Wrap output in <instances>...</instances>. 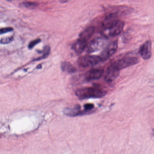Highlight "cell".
<instances>
[{
    "label": "cell",
    "mask_w": 154,
    "mask_h": 154,
    "mask_svg": "<svg viewBox=\"0 0 154 154\" xmlns=\"http://www.w3.org/2000/svg\"><path fill=\"white\" fill-rule=\"evenodd\" d=\"M87 42L79 39L74 43L73 49L76 54L80 55L86 48Z\"/></svg>",
    "instance_id": "obj_11"
},
{
    "label": "cell",
    "mask_w": 154,
    "mask_h": 154,
    "mask_svg": "<svg viewBox=\"0 0 154 154\" xmlns=\"http://www.w3.org/2000/svg\"><path fill=\"white\" fill-rule=\"evenodd\" d=\"M119 15L117 13L109 14L105 18L102 23V27L105 30H110L116 25L119 22Z\"/></svg>",
    "instance_id": "obj_5"
},
{
    "label": "cell",
    "mask_w": 154,
    "mask_h": 154,
    "mask_svg": "<svg viewBox=\"0 0 154 154\" xmlns=\"http://www.w3.org/2000/svg\"><path fill=\"white\" fill-rule=\"evenodd\" d=\"M124 22L120 21L116 25L109 30V36L111 37H115L120 35L124 30Z\"/></svg>",
    "instance_id": "obj_12"
},
{
    "label": "cell",
    "mask_w": 154,
    "mask_h": 154,
    "mask_svg": "<svg viewBox=\"0 0 154 154\" xmlns=\"http://www.w3.org/2000/svg\"><path fill=\"white\" fill-rule=\"evenodd\" d=\"M140 54L143 59L149 60L152 56L151 42L150 41H146L142 45L139 50Z\"/></svg>",
    "instance_id": "obj_8"
},
{
    "label": "cell",
    "mask_w": 154,
    "mask_h": 154,
    "mask_svg": "<svg viewBox=\"0 0 154 154\" xmlns=\"http://www.w3.org/2000/svg\"><path fill=\"white\" fill-rule=\"evenodd\" d=\"M107 39L105 37H97L93 39L86 46V51L89 53H94L100 51L105 46Z\"/></svg>",
    "instance_id": "obj_3"
},
{
    "label": "cell",
    "mask_w": 154,
    "mask_h": 154,
    "mask_svg": "<svg viewBox=\"0 0 154 154\" xmlns=\"http://www.w3.org/2000/svg\"><path fill=\"white\" fill-rule=\"evenodd\" d=\"M94 105L91 103H89V104H86L84 105V110L86 112H90L91 110H92L94 108Z\"/></svg>",
    "instance_id": "obj_17"
},
{
    "label": "cell",
    "mask_w": 154,
    "mask_h": 154,
    "mask_svg": "<svg viewBox=\"0 0 154 154\" xmlns=\"http://www.w3.org/2000/svg\"><path fill=\"white\" fill-rule=\"evenodd\" d=\"M70 1H71V0H60V2L61 3H65L69 2Z\"/></svg>",
    "instance_id": "obj_21"
},
{
    "label": "cell",
    "mask_w": 154,
    "mask_h": 154,
    "mask_svg": "<svg viewBox=\"0 0 154 154\" xmlns=\"http://www.w3.org/2000/svg\"><path fill=\"white\" fill-rule=\"evenodd\" d=\"M102 69H94L86 72L85 78L87 80L93 81L100 79L104 74Z\"/></svg>",
    "instance_id": "obj_9"
},
{
    "label": "cell",
    "mask_w": 154,
    "mask_h": 154,
    "mask_svg": "<svg viewBox=\"0 0 154 154\" xmlns=\"http://www.w3.org/2000/svg\"><path fill=\"white\" fill-rule=\"evenodd\" d=\"M51 47L48 46H46L44 48L43 51V54L41 57L38 58V59L36 60H42V59H45L47 56H49V54L50 53Z\"/></svg>",
    "instance_id": "obj_15"
},
{
    "label": "cell",
    "mask_w": 154,
    "mask_h": 154,
    "mask_svg": "<svg viewBox=\"0 0 154 154\" xmlns=\"http://www.w3.org/2000/svg\"><path fill=\"white\" fill-rule=\"evenodd\" d=\"M95 31V27H89L81 33L79 39L87 42V41L94 34Z\"/></svg>",
    "instance_id": "obj_10"
},
{
    "label": "cell",
    "mask_w": 154,
    "mask_h": 154,
    "mask_svg": "<svg viewBox=\"0 0 154 154\" xmlns=\"http://www.w3.org/2000/svg\"><path fill=\"white\" fill-rule=\"evenodd\" d=\"M13 30V28L11 27H4V28L0 29V35L10 32L12 31Z\"/></svg>",
    "instance_id": "obj_19"
},
{
    "label": "cell",
    "mask_w": 154,
    "mask_h": 154,
    "mask_svg": "<svg viewBox=\"0 0 154 154\" xmlns=\"http://www.w3.org/2000/svg\"><path fill=\"white\" fill-rule=\"evenodd\" d=\"M7 1H12V0H7Z\"/></svg>",
    "instance_id": "obj_22"
},
{
    "label": "cell",
    "mask_w": 154,
    "mask_h": 154,
    "mask_svg": "<svg viewBox=\"0 0 154 154\" xmlns=\"http://www.w3.org/2000/svg\"><path fill=\"white\" fill-rule=\"evenodd\" d=\"M118 43L117 41H112L107 46L101 53V57L102 61L109 59L117 51Z\"/></svg>",
    "instance_id": "obj_6"
},
{
    "label": "cell",
    "mask_w": 154,
    "mask_h": 154,
    "mask_svg": "<svg viewBox=\"0 0 154 154\" xmlns=\"http://www.w3.org/2000/svg\"><path fill=\"white\" fill-rule=\"evenodd\" d=\"M14 40L13 37H8L2 38L0 42L2 44H7L12 42Z\"/></svg>",
    "instance_id": "obj_16"
},
{
    "label": "cell",
    "mask_w": 154,
    "mask_h": 154,
    "mask_svg": "<svg viewBox=\"0 0 154 154\" xmlns=\"http://www.w3.org/2000/svg\"><path fill=\"white\" fill-rule=\"evenodd\" d=\"M119 71H120L116 70L112 65L109 66L105 75V81L108 84L113 82L119 75Z\"/></svg>",
    "instance_id": "obj_7"
},
{
    "label": "cell",
    "mask_w": 154,
    "mask_h": 154,
    "mask_svg": "<svg viewBox=\"0 0 154 154\" xmlns=\"http://www.w3.org/2000/svg\"><path fill=\"white\" fill-rule=\"evenodd\" d=\"M61 70L64 72L69 74H72L76 71V69L72 64L69 62H62L61 65Z\"/></svg>",
    "instance_id": "obj_14"
},
{
    "label": "cell",
    "mask_w": 154,
    "mask_h": 154,
    "mask_svg": "<svg viewBox=\"0 0 154 154\" xmlns=\"http://www.w3.org/2000/svg\"><path fill=\"white\" fill-rule=\"evenodd\" d=\"M65 113L68 116L75 117V116L88 114V112L86 111L85 110L84 111H82L79 110L78 108H75V109H66L65 110Z\"/></svg>",
    "instance_id": "obj_13"
},
{
    "label": "cell",
    "mask_w": 154,
    "mask_h": 154,
    "mask_svg": "<svg viewBox=\"0 0 154 154\" xmlns=\"http://www.w3.org/2000/svg\"><path fill=\"white\" fill-rule=\"evenodd\" d=\"M139 62V59L136 57H126L117 60L111 65L116 70L120 71L122 69L136 65Z\"/></svg>",
    "instance_id": "obj_4"
},
{
    "label": "cell",
    "mask_w": 154,
    "mask_h": 154,
    "mask_svg": "<svg viewBox=\"0 0 154 154\" xmlns=\"http://www.w3.org/2000/svg\"><path fill=\"white\" fill-rule=\"evenodd\" d=\"M76 95L81 99L89 98H101L105 96L106 91L99 87H89L77 90Z\"/></svg>",
    "instance_id": "obj_1"
},
{
    "label": "cell",
    "mask_w": 154,
    "mask_h": 154,
    "mask_svg": "<svg viewBox=\"0 0 154 154\" xmlns=\"http://www.w3.org/2000/svg\"><path fill=\"white\" fill-rule=\"evenodd\" d=\"M41 41V40L40 39H37L35 40L32 41L31 42H30L29 44V48L30 49H32L33 47H34L36 45L39 43Z\"/></svg>",
    "instance_id": "obj_20"
},
{
    "label": "cell",
    "mask_w": 154,
    "mask_h": 154,
    "mask_svg": "<svg viewBox=\"0 0 154 154\" xmlns=\"http://www.w3.org/2000/svg\"><path fill=\"white\" fill-rule=\"evenodd\" d=\"M102 61L100 56L86 55L80 57L78 60V63L80 67L87 68L96 65Z\"/></svg>",
    "instance_id": "obj_2"
},
{
    "label": "cell",
    "mask_w": 154,
    "mask_h": 154,
    "mask_svg": "<svg viewBox=\"0 0 154 154\" xmlns=\"http://www.w3.org/2000/svg\"><path fill=\"white\" fill-rule=\"evenodd\" d=\"M23 5L27 8H31V7H34L37 6V4L36 3L32 2H25L23 3Z\"/></svg>",
    "instance_id": "obj_18"
}]
</instances>
